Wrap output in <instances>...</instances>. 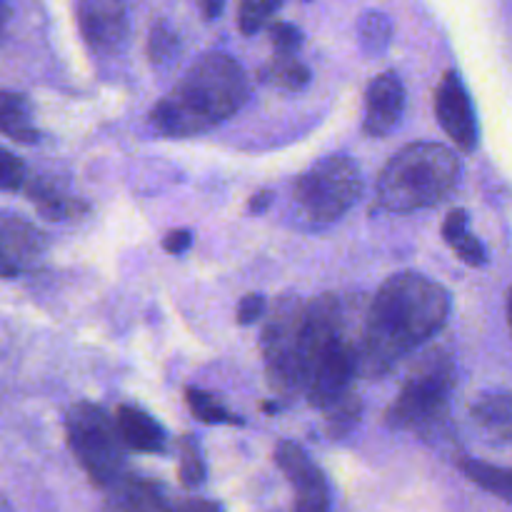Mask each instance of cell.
Returning <instances> with one entry per match:
<instances>
[{"label": "cell", "mask_w": 512, "mask_h": 512, "mask_svg": "<svg viewBox=\"0 0 512 512\" xmlns=\"http://www.w3.org/2000/svg\"><path fill=\"white\" fill-rule=\"evenodd\" d=\"M25 193H28L30 203L38 208L40 215H45L48 220H68L73 215H80L85 210L83 203L68 198V195L60 193L58 185L48 183V180L35 178L33 183L25 185Z\"/></svg>", "instance_id": "16"}, {"label": "cell", "mask_w": 512, "mask_h": 512, "mask_svg": "<svg viewBox=\"0 0 512 512\" xmlns=\"http://www.w3.org/2000/svg\"><path fill=\"white\" fill-rule=\"evenodd\" d=\"M360 410H363V405H360V400L355 398L353 393L345 395L343 400H338L333 408L325 410V413H328V433L335 435V438L350 433L353 425L360 420Z\"/></svg>", "instance_id": "26"}, {"label": "cell", "mask_w": 512, "mask_h": 512, "mask_svg": "<svg viewBox=\"0 0 512 512\" xmlns=\"http://www.w3.org/2000/svg\"><path fill=\"white\" fill-rule=\"evenodd\" d=\"M175 512H223L220 510L218 503H213V500H203V498H193V500H185V503H180Z\"/></svg>", "instance_id": "32"}, {"label": "cell", "mask_w": 512, "mask_h": 512, "mask_svg": "<svg viewBox=\"0 0 512 512\" xmlns=\"http://www.w3.org/2000/svg\"><path fill=\"white\" fill-rule=\"evenodd\" d=\"M263 80L270 85H278L285 90H303L310 83L308 65L300 63L295 55H273L263 70Z\"/></svg>", "instance_id": "21"}, {"label": "cell", "mask_w": 512, "mask_h": 512, "mask_svg": "<svg viewBox=\"0 0 512 512\" xmlns=\"http://www.w3.org/2000/svg\"><path fill=\"white\" fill-rule=\"evenodd\" d=\"M435 113H438V123L443 125L448 138L463 153H473L478 148L475 108L470 103V95L465 90V83L458 70H448L445 78L440 80L438 93H435Z\"/></svg>", "instance_id": "9"}, {"label": "cell", "mask_w": 512, "mask_h": 512, "mask_svg": "<svg viewBox=\"0 0 512 512\" xmlns=\"http://www.w3.org/2000/svg\"><path fill=\"white\" fill-rule=\"evenodd\" d=\"M45 253V235L35 225L5 215L3 218V275L15 278L23 270L33 268Z\"/></svg>", "instance_id": "13"}, {"label": "cell", "mask_w": 512, "mask_h": 512, "mask_svg": "<svg viewBox=\"0 0 512 512\" xmlns=\"http://www.w3.org/2000/svg\"><path fill=\"white\" fill-rule=\"evenodd\" d=\"M0 128H3L5 138L15 140V143H35L38 140V130L30 123V105L23 95L18 93H3V105H0Z\"/></svg>", "instance_id": "18"}, {"label": "cell", "mask_w": 512, "mask_h": 512, "mask_svg": "<svg viewBox=\"0 0 512 512\" xmlns=\"http://www.w3.org/2000/svg\"><path fill=\"white\" fill-rule=\"evenodd\" d=\"M405 110V85L398 73H380L365 93V133L380 138L400 123Z\"/></svg>", "instance_id": "12"}, {"label": "cell", "mask_w": 512, "mask_h": 512, "mask_svg": "<svg viewBox=\"0 0 512 512\" xmlns=\"http://www.w3.org/2000/svg\"><path fill=\"white\" fill-rule=\"evenodd\" d=\"M65 435L80 468L100 488H115L123 480V438L103 408L78 403L65 415Z\"/></svg>", "instance_id": "5"}, {"label": "cell", "mask_w": 512, "mask_h": 512, "mask_svg": "<svg viewBox=\"0 0 512 512\" xmlns=\"http://www.w3.org/2000/svg\"><path fill=\"white\" fill-rule=\"evenodd\" d=\"M200 8V13H203L205 20H215L220 18V13H223L225 8V0H195Z\"/></svg>", "instance_id": "33"}, {"label": "cell", "mask_w": 512, "mask_h": 512, "mask_svg": "<svg viewBox=\"0 0 512 512\" xmlns=\"http://www.w3.org/2000/svg\"><path fill=\"white\" fill-rule=\"evenodd\" d=\"M508 318H510V328H512V290H510V300H508Z\"/></svg>", "instance_id": "35"}, {"label": "cell", "mask_w": 512, "mask_h": 512, "mask_svg": "<svg viewBox=\"0 0 512 512\" xmlns=\"http://www.w3.org/2000/svg\"><path fill=\"white\" fill-rule=\"evenodd\" d=\"M450 315V295L443 285L418 273H398L385 280L373 300L360 353V373L378 378L398 360L428 343Z\"/></svg>", "instance_id": "1"}, {"label": "cell", "mask_w": 512, "mask_h": 512, "mask_svg": "<svg viewBox=\"0 0 512 512\" xmlns=\"http://www.w3.org/2000/svg\"><path fill=\"white\" fill-rule=\"evenodd\" d=\"M283 0H240L238 28L243 35H255L280 8Z\"/></svg>", "instance_id": "24"}, {"label": "cell", "mask_w": 512, "mask_h": 512, "mask_svg": "<svg viewBox=\"0 0 512 512\" xmlns=\"http://www.w3.org/2000/svg\"><path fill=\"white\" fill-rule=\"evenodd\" d=\"M460 468L485 493L495 495L505 503H512V468H498V465L480 463V460L470 458L460 460Z\"/></svg>", "instance_id": "19"}, {"label": "cell", "mask_w": 512, "mask_h": 512, "mask_svg": "<svg viewBox=\"0 0 512 512\" xmlns=\"http://www.w3.org/2000/svg\"><path fill=\"white\" fill-rule=\"evenodd\" d=\"M460 180V160L440 143H413L388 160L378 178V205L413 213L443 203Z\"/></svg>", "instance_id": "3"}, {"label": "cell", "mask_w": 512, "mask_h": 512, "mask_svg": "<svg viewBox=\"0 0 512 512\" xmlns=\"http://www.w3.org/2000/svg\"><path fill=\"white\" fill-rule=\"evenodd\" d=\"M265 313V298L258 293H250L240 300L238 305V323L240 325H253L263 318Z\"/></svg>", "instance_id": "30"}, {"label": "cell", "mask_w": 512, "mask_h": 512, "mask_svg": "<svg viewBox=\"0 0 512 512\" xmlns=\"http://www.w3.org/2000/svg\"><path fill=\"white\" fill-rule=\"evenodd\" d=\"M185 398H188V405H190V410H193L195 418L203 420V423H208V425H220V423L238 425L240 423V420L235 418L233 413H228V410H225L223 405L213 398V395L203 393V390L188 388L185 390Z\"/></svg>", "instance_id": "25"}, {"label": "cell", "mask_w": 512, "mask_h": 512, "mask_svg": "<svg viewBox=\"0 0 512 512\" xmlns=\"http://www.w3.org/2000/svg\"><path fill=\"white\" fill-rule=\"evenodd\" d=\"M180 53V38L168 23H155L148 35V58L153 65H170Z\"/></svg>", "instance_id": "23"}, {"label": "cell", "mask_w": 512, "mask_h": 512, "mask_svg": "<svg viewBox=\"0 0 512 512\" xmlns=\"http://www.w3.org/2000/svg\"><path fill=\"white\" fill-rule=\"evenodd\" d=\"M80 33L95 53H118L128 40V10L123 0H80Z\"/></svg>", "instance_id": "11"}, {"label": "cell", "mask_w": 512, "mask_h": 512, "mask_svg": "<svg viewBox=\"0 0 512 512\" xmlns=\"http://www.w3.org/2000/svg\"><path fill=\"white\" fill-rule=\"evenodd\" d=\"M0 183L3 190H20L25 185V168L20 163V158H15L10 150H3V158H0Z\"/></svg>", "instance_id": "29"}, {"label": "cell", "mask_w": 512, "mask_h": 512, "mask_svg": "<svg viewBox=\"0 0 512 512\" xmlns=\"http://www.w3.org/2000/svg\"><path fill=\"white\" fill-rule=\"evenodd\" d=\"M180 483L188 490L200 488L205 483V463L200 450L195 448L193 440H185L183 458H180Z\"/></svg>", "instance_id": "27"}, {"label": "cell", "mask_w": 512, "mask_h": 512, "mask_svg": "<svg viewBox=\"0 0 512 512\" xmlns=\"http://www.w3.org/2000/svg\"><path fill=\"white\" fill-rule=\"evenodd\" d=\"M270 203H273V193H270V190L255 193L253 198H250V213H265Z\"/></svg>", "instance_id": "34"}, {"label": "cell", "mask_w": 512, "mask_h": 512, "mask_svg": "<svg viewBox=\"0 0 512 512\" xmlns=\"http://www.w3.org/2000/svg\"><path fill=\"white\" fill-rule=\"evenodd\" d=\"M360 373V350L350 340L340 335L328 348L325 358L320 360L318 370L313 375V383L308 388V400L313 408L328 410L338 400L350 395L353 378Z\"/></svg>", "instance_id": "8"}, {"label": "cell", "mask_w": 512, "mask_h": 512, "mask_svg": "<svg viewBox=\"0 0 512 512\" xmlns=\"http://www.w3.org/2000/svg\"><path fill=\"white\" fill-rule=\"evenodd\" d=\"M190 233L188 230H170L168 235H165V240H163V248H165V253H170V255H183L185 250L190 248Z\"/></svg>", "instance_id": "31"}, {"label": "cell", "mask_w": 512, "mask_h": 512, "mask_svg": "<svg viewBox=\"0 0 512 512\" xmlns=\"http://www.w3.org/2000/svg\"><path fill=\"white\" fill-rule=\"evenodd\" d=\"M305 305L295 298L278 300L263 330V355L268 380L275 393H300L298 378V343Z\"/></svg>", "instance_id": "7"}, {"label": "cell", "mask_w": 512, "mask_h": 512, "mask_svg": "<svg viewBox=\"0 0 512 512\" xmlns=\"http://www.w3.org/2000/svg\"><path fill=\"white\" fill-rule=\"evenodd\" d=\"M443 238L455 253L460 255V260L473 268H480L485 265V248L478 238H473L470 233V223H468V213L465 210H453V213L445 218L443 223Z\"/></svg>", "instance_id": "17"}, {"label": "cell", "mask_w": 512, "mask_h": 512, "mask_svg": "<svg viewBox=\"0 0 512 512\" xmlns=\"http://www.w3.org/2000/svg\"><path fill=\"white\" fill-rule=\"evenodd\" d=\"M115 425H118L123 443L138 453L163 455L168 448L165 430L148 413L133 408V405H120L118 413H115Z\"/></svg>", "instance_id": "14"}, {"label": "cell", "mask_w": 512, "mask_h": 512, "mask_svg": "<svg viewBox=\"0 0 512 512\" xmlns=\"http://www.w3.org/2000/svg\"><path fill=\"white\" fill-rule=\"evenodd\" d=\"M473 420L495 443H512V395L490 393L473 405Z\"/></svg>", "instance_id": "15"}, {"label": "cell", "mask_w": 512, "mask_h": 512, "mask_svg": "<svg viewBox=\"0 0 512 512\" xmlns=\"http://www.w3.org/2000/svg\"><path fill=\"white\" fill-rule=\"evenodd\" d=\"M270 40H273L278 55H295V50L303 43V33L290 23H275L270 28Z\"/></svg>", "instance_id": "28"}, {"label": "cell", "mask_w": 512, "mask_h": 512, "mask_svg": "<svg viewBox=\"0 0 512 512\" xmlns=\"http://www.w3.org/2000/svg\"><path fill=\"white\" fill-rule=\"evenodd\" d=\"M275 463L295 488L293 512H330L328 483L303 448L295 443H280L275 448Z\"/></svg>", "instance_id": "10"}, {"label": "cell", "mask_w": 512, "mask_h": 512, "mask_svg": "<svg viewBox=\"0 0 512 512\" xmlns=\"http://www.w3.org/2000/svg\"><path fill=\"white\" fill-rule=\"evenodd\" d=\"M455 385V363L443 350H433L405 378L398 398L388 410V425L410 433H435L448 418L450 393Z\"/></svg>", "instance_id": "4"}, {"label": "cell", "mask_w": 512, "mask_h": 512, "mask_svg": "<svg viewBox=\"0 0 512 512\" xmlns=\"http://www.w3.org/2000/svg\"><path fill=\"white\" fill-rule=\"evenodd\" d=\"M250 95L238 60L208 53L190 65L178 85L150 113V123L168 138H190L213 130L238 113Z\"/></svg>", "instance_id": "2"}, {"label": "cell", "mask_w": 512, "mask_h": 512, "mask_svg": "<svg viewBox=\"0 0 512 512\" xmlns=\"http://www.w3.org/2000/svg\"><path fill=\"white\" fill-rule=\"evenodd\" d=\"M358 33H360V45L368 55H380L388 50L390 38H393V23L385 13L380 10H370L360 18L358 25Z\"/></svg>", "instance_id": "22"}, {"label": "cell", "mask_w": 512, "mask_h": 512, "mask_svg": "<svg viewBox=\"0 0 512 512\" xmlns=\"http://www.w3.org/2000/svg\"><path fill=\"white\" fill-rule=\"evenodd\" d=\"M118 493V512H168L165 500L155 485L143 480H128V483L115 485Z\"/></svg>", "instance_id": "20"}, {"label": "cell", "mask_w": 512, "mask_h": 512, "mask_svg": "<svg viewBox=\"0 0 512 512\" xmlns=\"http://www.w3.org/2000/svg\"><path fill=\"white\" fill-rule=\"evenodd\" d=\"M360 190L363 180L355 160L348 155H330L300 175L293 198L305 220L328 225L353 208Z\"/></svg>", "instance_id": "6"}]
</instances>
